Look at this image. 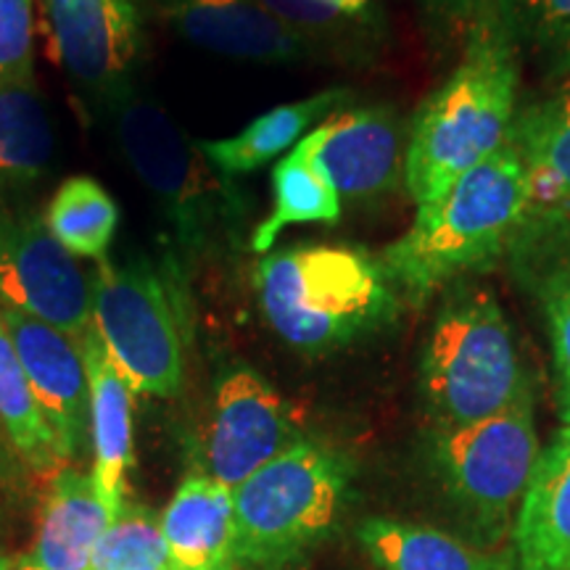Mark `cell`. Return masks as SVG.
Wrapping results in <instances>:
<instances>
[{
	"label": "cell",
	"mask_w": 570,
	"mask_h": 570,
	"mask_svg": "<svg viewBox=\"0 0 570 570\" xmlns=\"http://www.w3.org/2000/svg\"><path fill=\"white\" fill-rule=\"evenodd\" d=\"M159 570H169V566L167 568H159Z\"/></svg>",
	"instance_id": "cell-36"
},
{
	"label": "cell",
	"mask_w": 570,
	"mask_h": 570,
	"mask_svg": "<svg viewBox=\"0 0 570 570\" xmlns=\"http://www.w3.org/2000/svg\"><path fill=\"white\" fill-rule=\"evenodd\" d=\"M544 304L550 315L554 360L562 383V420L570 425V267H560L544 277Z\"/></svg>",
	"instance_id": "cell-30"
},
{
	"label": "cell",
	"mask_w": 570,
	"mask_h": 570,
	"mask_svg": "<svg viewBox=\"0 0 570 570\" xmlns=\"http://www.w3.org/2000/svg\"><path fill=\"white\" fill-rule=\"evenodd\" d=\"M285 399L254 367H230L217 381L206 431V473L235 489L285 449L298 444Z\"/></svg>",
	"instance_id": "cell-11"
},
{
	"label": "cell",
	"mask_w": 570,
	"mask_h": 570,
	"mask_svg": "<svg viewBox=\"0 0 570 570\" xmlns=\"http://www.w3.org/2000/svg\"><path fill=\"white\" fill-rule=\"evenodd\" d=\"M85 367L90 383V444L92 481L101 502L114 518L127 499V473L132 452V389L119 373L96 327L82 338Z\"/></svg>",
	"instance_id": "cell-15"
},
{
	"label": "cell",
	"mask_w": 570,
	"mask_h": 570,
	"mask_svg": "<svg viewBox=\"0 0 570 570\" xmlns=\"http://www.w3.org/2000/svg\"><path fill=\"white\" fill-rule=\"evenodd\" d=\"M428 3L444 13H468V11H473L475 0H428Z\"/></svg>",
	"instance_id": "cell-32"
},
{
	"label": "cell",
	"mask_w": 570,
	"mask_h": 570,
	"mask_svg": "<svg viewBox=\"0 0 570 570\" xmlns=\"http://www.w3.org/2000/svg\"><path fill=\"white\" fill-rule=\"evenodd\" d=\"M541 449L531 399L479 423L433 428V465L462 525L497 550L515 529Z\"/></svg>",
	"instance_id": "cell-7"
},
{
	"label": "cell",
	"mask_w": 570,
	"mask_h": 570,
	"mask_svg": "<svg viewBox=\"0 0 570 570\" xmlns=\"http://www.w3.org/2000/svg\"><path fill=\"white\" fill-rule=\"evenodd\" d=\"M262 3L302 42L312 59L365 63L381 51L383 35H386L377 9L348 17L315 0H262Z\"/></svg>",
	"instance_id": "cell-23"
},
{
	"label": "cell",
	"mask_w": 570,
	"mask_h": 570,
	"mask_svg": "<svg viewBox=\"0 0 570 570\" xmlns=\"http://www.w3.org/2000/svg\"><path fill=\"white\" fill-rule=\"evenodd\" d=\"M273 188L275 206L269 217L256 225L252 235V252H273L285 227L294 225H336L344 214V202L323 169L312 159L304 138L296 142L294 151L275 164L273 169Z\"/></svg>",
	"instance_id": "cell-24"
},
{
	"label": "cell",
	"mask_w": 570,
	"mask_h": 570,
	"mask_svg": "<svg viewBox=\"0 0 570 570\" xmlns=\"http://www.w3.org/2000/svg\"><path fill=\"white\" fill-rule=\"evenodd\" d=\"M3 433H0V479H3L6 473V444H3Z\"/></svg>",
	"instance_id": "cell-34"
},
{
	"label": "cell",
	"mask_w": 570,
	"mask_h": 570,
	"mask_svg": "<svg viewBox=\"0 0 570 570\" xmlns=\"http://www.w3.org/2000/svg\"><path fill=\"white\" fill-rule=\"evenodd\" d=\"M518 40L502 0H475L465 53L420 106L404 151V183L417 206L494 156L518 117Z\"/></svg>",
	"instance_id": "cell-1"
},
{
	"label": "cell",
	"mask_w": 570,
	"mask_h": 570,
	"mask_svg": "<svg viewBox=\"0 0 570 570\" xmlns=\"http://www.w3.org/2000/svg\"><path fill=\"white\" fill-rule=\"evenodd\" d=\"M46 225L75 259H106L119 227V206L96 177H67L46 209Z\"/></svg>",
	"instance_id": "cell-25"
},
{
	"label": "cell",
	"mask_w": 570,
	"mask_h": 570,
	"mask_svg": "<svg viewBox=\"0 0 570 570\" xmlns=\"http://www.w3.org/2000/svg\"><path fill=\"white\" fill-rule=\"evenodd\" d=\"M161 515L146 504L125 499L98 539L90 570H159L167 568Z\"/></svg>",
	"instance_id": "cell-26"
},
{
	"label": "cell",
	"mask_w": 570,
	"mask_h": 570,
	"mask_svg": "<svg viewBox=\"0 0 570 570\" xmlns=\"http://www.w3.org/2000/svg\"><path fill=\"white\" fill-rule=\"evenodd\" d=\"M92 327L132 394L175 396L183 389V312L151 262H98L90 281Z\"/></svg>",
	"instance_id": "cell-8"
},
{
	"label": "cell",
	"mask_w": 570,
	"mask_h": 570,
	"mask_svg": "<svg viewBox=\"0 0 570 570\" xmlns=\"http://www.w3.org/2000/svg\"><path fill=\"white\" fill-rule=\"evenodd\" d=\"M159 17L202 51L235 61L288 67L312 61L262 0H154Z\"/></svg>",
	"instance_id": "cell-14"
},
{
	"label": "cell",
	"mask_w": 570,
	"mask_h": 570,
	"mask_svg": "<svg viewBox=\"0 0 570 570\" xmlns=\"http://www.w3.org/2000/svg\"><path fill=\"white\" fill-rule=\"evenodd\" d=\"M354 98L348 88H327L302 101L275 106L252 119L244 130L223 140H198V148L219 175L235 177L254 173L281 156L285 148H294L302 135L320 119L333 117V111Z\"/></svg>",
	"instance_id": "cell-20"
},
{
	"label": "cell",
	"mask_w": 570,
	"mask_h": 570,
	"mask_svg": "<svg viewBox=\"0 0 570 570\" xmlns=\"http://www.w3.org/2000/svg\"><path fill=\"white\" fill-rule=\"evenodd\" d=\"M360 544L381 570H520L515 550H483L428 525L370 518Z\"/></svg>",
	"instance_id": "cell-19"
},
{
	"label": "cell",
	"mask_w": 570,
	"mask_h": 570,
	"mask_svg": "<svg viewBox=\"0 0 570 570\" xmlns=\"http://www.w3.org/2000/svg\"><path fill=\"white\" fill-rule=\"evenodd\" d=\"M0 570H17V562H13L6 552H0Z\"/></svg>",
	"instance_id": "cell-33"
},
{
	"label": "cell",
	"mask_w": 570,
	"mask_h": 570,
	"mask_svg": "<svg viewBox=\"0 0 570 570\" xmlns=\"http://www.w3.org/2000/svg\"><path fill=\"white\" fill-rule=\"evenodd\" d=\"M53 127L35 80L0 85V206L35 188L53 161Z\"/></svg>",
	"instance_id": "cell-21"
},
{
	"label": "cell",
	"mask_w": 570,
	"mask_h": 570,
	"mask_svg": "<svg viewBox=\"0 0 570 570\" xmlns=\"http://www.w3.org/2000/svg\"><path fill=\"white\" fill-rule=\"evenodd\" d=\"M510 135L523 159L544 164L558 177L570 206V75L547 101L518 111Z\"/></svg>",
	"instance_id": "cell-27"
},
{
	"label": "cell",
	"mask_w": 570,
	"mask_h": 570,
	"mask_svg": "<svg viewBox=\"0 0 570 570\" xmlns=\"http://www.w3.org/2000/svg\"><path fill=\"white\" fill-rule=\"evenodd\" d=\"M0 317L9 327L11 344L42 415L71 465L90 441V383L82 341L13 306H0Z\"/></svg>",
	"instance_id": "cell-12"
},
{
	"label": "cell",
	"mask_w": 570,
	"mask_h": 570,
	"mask_svg": "<svg viewBox=\"0 0 570 570\" xmlns=\"http://www.w3.org/2000/svg\"><path fill=\"white\" fill-rule=\"evenodd\" d=\"M169 570H238L235 560L233 491L194 470L161 512Z\"/></svg>",
	"instance_id": "cell-17"
},
{
	"label": "cell",
	"mask_w": 570,
	"mask_h": 570,
	"mask_svg": "<svg viewBox=\"0 0 570 570\" xmlns=\"http://www.w3.org/2000/svg\"><path fill=\"white\" fill-rule=\"evenodd\" d=\"M0 433L11 452L38 479L51 481L61 468L69 465L59 439L32 394L3 317H0Z\"/></svg>",
	"instance_id": "cell-22"
},
{
	"label": "cell",
	"mask_w": 570,
	"mask_h": 570,
	"mask_svg": "<svg viewBox=\"0 0 570 570\" xmlns=\"http://www.w3.org/2000/svg\"><path fill=\"white\" fill-rule=\"evenodd\" d=\"M109 520L92 473L75 465L61 468L48 481L38 533L17 570H90L92 552Z\"/></svg>",
	"instance_id": "cell-16"
},
{
	"label": "cell",
	"mask_w": 570,
	"mask_h": 570,
	"mask_svg": "<svg viewBox=\"0 0 570 570\" xmlns=\"http://www.w3.org/2000/svg\"><path fill=\"white\" fill-rule=\"evenodd\" d=\"M56 59L96 111L135 88L146 56L142 0H42Z\"/></svg>",
	"instance_id": "cell-9"
},
{
	"label": "cell",
	"mask_w": 570,
	"mask_h": 570,
	"mask_svg": "<svg viewBox=\"0 0 570 570\" xmlns=\"http://www.w3.org/2000/svg\"><path fill=\"white\" fill-rule=\"evenodd\" d=\"M304 142L341 202H377L399 188L404 140L399 114L389 106L333 114Z\"/></svg>",
	"instance_id": "cell-13"
},
{
	"label": "cell",
	"mask_w": 570,
	"mask_h": 570,
	"mask_svg": "<svg viewBox=\"0 0 570 570\" xmlns=\"http://www.w3.org/2000/svg\"><path fill=\"white\" fill-rule=\"evenodd\" d=\"M348 465L338 452L298 441L233 489L238 570H296L344 508Z\"/></svg>",
	"instance_id": "cell-6"
},
{
	"label": "cell",
	"mask_w": 570,
	"mask_h": 570,
	"mask_svg": "<svg viewBox=\"0 0 570 570\" xmlns=\"http://www.w3.org/2000/svg\"><path fill=\"white\" fill-rule=\"evenodd\" d=\"M315 3H323L327 9L333 11H341V13H348V17H360V13H365L373 9V0H315Z\"/></svg>",
	"instance_id": "cell-31"
},
{
	"label": "cell",
	"mask_w": 570,
	"mask_h": 570,
	"mask_svg": "<svg viewBox=\"0 0 570 570\" xmlns=\"http://www.w3.org/2000/svg\"><path fill=\"white\" fill-rule=\"evenodd\" d=\"M0 306L27 312L82 341L92 327V291L77 259L48 230L46 217L0 206Z\"/></svg>",
	"instance_id": "cell-10"
},
{
	"label": "cell",
	"mask_w": 570,
	"mask_h": 570,
	"mask_svg": "<svg viewBox=\"0 0 570 570\" xmlns=\"http://www.w3.org/2000/svg\"><path fill=\"white\" fill-rule=\"evenodd\" d=\"M568 238H570V235H568ZM560 267H570V259L566 262V265H560ZM560 267H558V269H560Z\"/></svg>",
	"instance_id": "cell-35"
},
{
	"label": "cell",
	"mask_w": 570,
	"mask_h": 570,
	"mask_svg": "<svg viewBox=\"0 0 570 570\" xmlns=\"http://www.w3.org/2000/svg\"><path fill=\"white\" fill-rule=\"evenodd\" d=\"M525 214V161L512 135L494 156L462 175L439 202L417 206L415 223L381 254L389 281L425 304L470 269L515 244Z\"/></svg>",
	"instance_id": "cell-2"
},
{
	"label": "cell",
	"mask_w": 570,
	"mask_h": 570,
	"mask_svg": "<svg viewBox=\"0 0 570 570\" xmlns=\"http://www.w3.org/2000/svg\"><path fill=\"white\" fill-rule=\"evenodd\" d=\"M262 315L285 344L325 354L377 331L399 298L381 259L354 246L315 244L269 252L256 265Z\"/></svg>",
	"instance_id": "cell-4"
},
{
	"label": "cell",
	"mask_w": 570,
	"mask_h": 570,
	"mask_svg": "<svg viewBox=\"0 0 570 570\" xmlns=\"http://www.w3.org/2000/svg\"><path fill=\"white\" fill-rule=\"evenodd\" d=\"M515 40L529 42L552 75H570V0H502Z\"/></svg>",
	"instance_id": "cell-28"
},
{
	"label": "cell",
	"mask_w": 570,
	"mask_h": 570,
	"mask_svg": "<svg viewBox=\"0 0 570 570\" xmlns=\"http://www.w3.org/2000/svg\"><path fill=\"white\" fill-rule=\"evenodd\" d=\"M420 389L433 428L479 423L531 399L512 327L489 288H449L428 333Z\"/></svg>",
	"instance_id": "cell-5"
},
{
	"label": "cell",
	"mask_w": 570,
	"mask_h": 570,
	"mask_svg": "<svg viewBox=\"0 0 570 570\" xmlns=\"http://www.w3.org/2000/svg\"><path fill=\"white\" fill-rule=\"evenodd\" d=\"M512 541L520 570H570V425L539 454Z\"/></svg>",
	"instance_id": "cell-18"
},
{
	"label": "cell",
	"mask_w": 570,
	"mask_h": 570,
	"mask_svg": "<svg viewBox=\"0 0 570 570\" xmlns=\"http://www.w3.org/2000/svg\"><path fill=\"white\" fill-rule=\"evenodd\" d=\"M111 119L127 164L159 206L175 246V275L209 259L223 244H233L244 225L248 198L230 177L173 122L167 111L138 90L114 104Z\"/></svg>",
	"instance_id": "cell-3"
},
{
	"label": "cell",
	"mask_w": 570,
	"mask_h": 570,
	"mask_svg": "<svg viewBox=\"0 0 570 570\" xmlns=\"http://www.w3.org/2000/svg\"><path fill=\"white\" fill-rule=\"evenodd\" d=\"M35 0H0V85L35 80Z\"/></svg>",
	"instance_id": "cell-29"
}]
</instances>
